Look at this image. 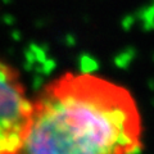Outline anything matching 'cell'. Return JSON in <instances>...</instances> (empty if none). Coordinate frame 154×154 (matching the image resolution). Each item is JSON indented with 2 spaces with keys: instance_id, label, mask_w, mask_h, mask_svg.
Instances as JSON below:
<instances>
[{
  "instance_id": "cell-1",
  "label": "cell",
  "mask_w": 154,
  "mask_h": 154,
  "mask_svg": "<svg viewBox=\"0 0 154 154\" xmlns=\"http://www.w3.org/2000/svg\"><path fill=\"white\" fill-rule=\"evenodd\" d=\"M143 132L140 109L127 88L68 72L31 102L12 154H139Z\"/></svg>"
},
{
  "instance_id": "cell-2",
  "label": "cell",
  "mask_w": 154,
  "mask_h": 154,
  "mask_svg": "<svg viewBox=\"0 0 154 154\" xmlns=\"http://www.w3.org/2000/svg\"><path fill=\"white\" fill-rule=\"evenodd\" d=\"M31 102L18 72L0 60V154H12L16 149Z\"/></svg>"
}]
</instances>
